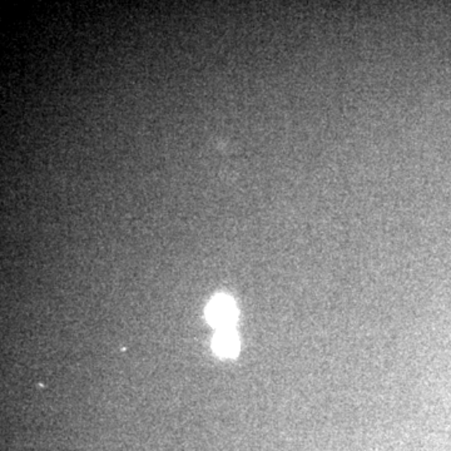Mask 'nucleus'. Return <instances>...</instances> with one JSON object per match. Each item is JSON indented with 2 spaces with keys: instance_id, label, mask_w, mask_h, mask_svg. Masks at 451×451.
<instances>
[{
  "instance_id": "obj_1",
  "label": "nucleus",
  "mask_w": 451,
  "mask_h": 451,
  "mask_svg": "<svg viewBox=\"0 0 451 451\" xmlns=\"http://www.w3.org/2000/svg\"><path fill=\"white\" fill-rule=\"evenodd\" d=\"M237 317V309L234 299L227 295H217L207 307V318L215 328H231Z\"/></svg>"
},
{
  "instance_id": "obj_2",
  "label": "nucleus",
  "mask_w": 451,
  "mask_h": 451,
  "mask_svg": "<svg viewBox=\"0 0 451 451\" xmlns=\"http://www.w3.org/2000/svg\"><path fill=\"white\" fill-rule=\"evenodd\" d=\"M238 347H240L238 337L232 328L218 330V332L213 339V349L220 356L234 358L238 352Z\"/></svg>"
}]
</instances>
